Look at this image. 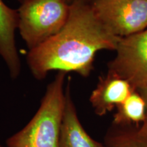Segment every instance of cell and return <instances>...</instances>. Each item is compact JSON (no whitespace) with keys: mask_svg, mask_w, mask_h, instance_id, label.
Returning <instances> with one entry per match:
<instances>
[{"mask_svg":"<svg viewBox=\"0 0 147 147\" xmlns=\"http://www.w3.org/2000/svg\"><path fill=\"white\" fill-rule=\"evenodd\" d=\"M146 116V105L143 97L134 90L127 98L117 107L113 124L121 126H134L142 124Z\"/></svg>","mask_w":147,"mask_h":147,"instance_id":"cell-9","label":"cell"},{"mask_svg":"<svg viewBox=\"0 0 147 147\" xmlns=\"http://www.w3.org/2000/svg\"><path fill=\"white\" fill-rule=\"evenodd\" d=\"M0 147H7V146H2V145L0 144Z\"/></svg>","mask_w":147,"mask_h":147,"instance_id":"cell-14","label":"cell"},{"mask_svg":"<svg viewBox=\"0 0 147 147\" xmlns=\"http://www.w3.org/2000/svg\"><path fill=\"white\" fill-rule=\"evenodd\" d=\"M134 90L128 81L108 71L106 76L99 79L89 101L95 113L102 117L117 108Z\"/></svg>","mask_w":147,"mask_h":147,"instance_id":"cell-6","label":"cell"},{"mask_svg":"<svg viewBox=\"0 0 147 147\" xmlns=\"http://www.w3.org/2000/svg\"><path fill=\"white\" fill-rule=\"evenodd\" d=\"M138 128L113 124L106 134L103 147H147V138L140 135Z\"/></svg>","mask_w":147,"mask_h":147,"instance_id":"cell-10","label":"cell"},{"mask_svg":"<svg viewBox=\"0 0 147 147\" xmlns=\"http://www.w3.org/2000/svg\"><path fill=\"white\" fill-rule=\"evenodd\" d=\"M18 11L0 0V56L4 61L12 79L21 74V62L16 45Z\"/></svg>","mask_w":147,"mask_h":147,"instance_id":"cell-7","label":"cell"},{"mask_svg":"<svg viewBox=\"0 0 147 147\" xmlns=\"http://www.w3.org/2000/svg\"><path fill=\"white\" fill-rule=\"evenodd\" d=\"M108 71L129 82L134 89L147 86V29L121 38Z\"/></svg>","mask_w":147,"mask_h":147,"instance_id":"cell-5","label":"cell"},{"mask_svg":"<svg viewBox=\"0 0 147 147\" xmlns=\"http://www.w3.org/2000/svg\"><path fill=\"white\" fill-rule=\"evenodd\" d=\"M59 147H103L85 131L79 120L71 95V78L65 86V103L62 121Z\"/></svg>","mask_w":147,"mask_h":147,"instance_id":"cell-8","label":"cell"},{"mask_svg":"<svg viewBox=\"0 0 147 147\" xmlns=\"http://www.w3.org/2000/svg\"><path fill=\"white\" fill-rule=\"evenodd\" d=\"M18 28L29 51L55 36L69 14L66 0H28L17 9Z\"/></svg>","mask_w":147,"mask_h":147,"instance_id":"cell-3","label":"cell"},{"mask_svg":"<svg viewBox=\"0 0 147 147\" xmlns=\"http://www.w3.org/2000/svg\"><path fill=\"white\" fill-rule=\"evenodd\" d=\"M17 1H18V2H20V3H24V2H25V1H28V0H17Z\"/></svg>","mask_w":147,"mask_h":147,"instance_id":"cell-13","label":"cell"},{"mask_svg":"<svg viewBox=\"0 0 147 147\" xmlns=\"http://www.w3.org/2000/svg\"><path fill=\"white\" fill-rule=\"evenodd\" d=\"M120 40L99 20L90 1L76 0L69 3L68 18L61 30L29 51L27 65L39 80L52 71L75 72L87 77L93 69L97 53L116 51Z\"/></svg>","mask_w":147,"mask_h":147,"instance_id":"cell-1","label":"cell"},{"mask_svg":"<svg viewBox=\"0 0 147 147\" xmlns=\"http://www.w3.org/2000/svg\"><path fill=\"white\" fill-rule=\"evenodd\" d=\"M141 96L144 99L145 105H146V116H145V119L141 126L138 129V132L140 136L147 138V86L146 87H141L136 89Z\"/></svg>","mask_w":147,"mask_h":147,"instance_id":"cell-11","label":"cell"},{"mask_svg":"<svg viewBox=\"0 0 147 147\" xmlns=\"http://www.w3.org/2000/svg\"><path fill=\"white\" fill-rule=\"evenodd\" d=\"M66 1H67V2L68 3H72L73 1H76V0H66ZM83 1H91V0H83Z\"/></svg>","mask_w":147,"mask_h":147,"instance_id":"cell-12","label":"cell"},{"mask_svg":"<svg viewBox=\"0 0 147 147\" xmlns=\"http://www.w3.org/2000/svg\"><path fill=\"white\" fill-rule=\"evenodd\" d=\"M90 3L103 25L119 38L147 29V0H91Z\"/></svg>","mask_w":147,"mask_h":147,"instance_id":"cell-4","label":"cell"},{"mask_svg":"<svg viewBox=\"0 0 147 147\" xmlns=\"http://www.w3.org/2000/svg\"><path fill=\"white\" fill-rule=\"evenodd\" d=\"M66 74L58 71L48 84L36 114L22 129L7 140V147H59L65 103Z\"/></svg>","mask_w":147,"mask_h":147,"instance_id":"cell-2","label":"cell"}]
</instances>
